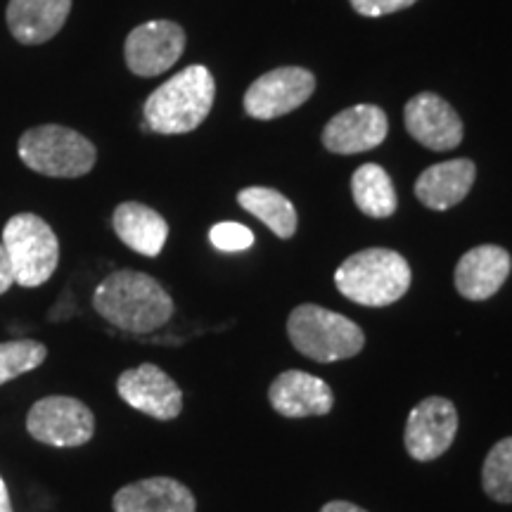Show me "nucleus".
<instances>
[{"instance_id":"nucleus-1","label":"nucleus","mask_w":512,"mask_h":512,"mask_svg":"<svg viewBox=\"0 0 512 512\" xmlns=\"http://www.w3.org/2000/svg\"><path fill=\"white\" fill-rule=\"evenodd\" d=\"M93 309L114 328L147 335L174 316V299L159 280L140 271H114L93 292Z\"/></svg>"},{"instance_id":"nucleus-2","label":"nucleus","mask_w":512,"mask_h":512,"mask_svg":"<svg viewBox=\"0 0 512 512\" xmlns=\"http://www.w3.org/2000/svg\"><path fill=\"white\" fill-rule=\"evenodd\" d=\"M214 98V76L202 64H190L145 100V126L162 136H181V133L195 131L209 117Z\"/></svg>"},{"instance_id":"nucleus-3","label":"nucleus","mask_w":512,"mask_h":512,"mask_svg":"<svg viewBox=\"0 0 512 512\" xmlns=\"http://www.w3.org/2000/svg\"><path fill=\"white\" fill-rule=\"evenodd\" d=\"M411 266L399 252L384 247L351 254L335 271L337 290L361 306L396 304L411 287Z\"/></svg>"},{"instance_id":"nucleus-4","label":"nucleus","mask_w":512,"mask_h":512,"mask_svg":"<svg viewBox=\"0 0 512 512\" xmlns=\"http://www.w3.org/2000/svg\"><path fill=\"white\" fill-rule=\"evenodd\" d=\"M287 335L299 354L318 363L344 361L366 347V335L354 320L318 304L297 306L287 318Z\"/></svg>"},{"instance_id":"nucleus-5","label":"nucleus","mask_w":512,"mask_h":512,"mask_svg":"<svg viewBox=\"0 0 512 512\" xmlns=\"http://www.w3.org/2000/svg\"><path fill=\"white\" fill-rule=\"evenodd\" d=\"M17 155L31 171L50 178H81L91 174L98 150L86 136L60 124H43L24 131Z\"/></svg>"},{"instance_id":"nucleus-6","label":"nucleus","mask_w":512,"mask_h":512,"mask_svg":"<svg viewBox=\"0 0 512 512\" xmlns=\"http://www.w3.org/2000/svg\"><path fill=\"white\" fill-rule=\"evenodd\" d=\"M3 247L8 252L15 283L41 287L60 264V242L55 230L36 214H17L5 223Z\"/></svg>"},{"instance_id":"nucleus-7","label":"nucleus","mask_w":512,"mask_h":512,"mask_svg":"<svg viewBox=\"0 0 512 512\" xmlns=\"http://www.w3.org/2000/svg\"><path fill=\"white\" fill-rule=\"evenodd\" d=\"M27 432L41 444L76 448L93 439L95 415L86 403L74 396H46L31 406Z\"/></svg>"},{"instance_id":"nucleus-8","label":"nucleus","mask_w":512,"mask_h":512,"mask_svg":"<svg viewBox=\"0 0 512 512\" xmlns=\"http://www.w3.org/2000/svg\"><path fill=\"white\" fill-rule=\"evenodd\" d=\"M316 91V79L304 67H278L259 76L245 93V112L252 119L271 121L302 107Z\"/></svg>"},{"instance_id":"nucleus-9","label":"nucleus","mask_w":512,"mask_h":512,"mask_svg":"<svg viewBox=\"0 0 512 512\" xmlns=\"http://www.w3.org/2000/svg\"><path fill=\"white\" fill-rule=\"evenodd\" d=\"M458 434V411L444 396H427L408 415L403 444L408 456L418 463H430L451 448Z\"/></svg>"},{"instance_id":"nucleus-10","label":"nucleus","mask_w":512,"mask_h":512,"mask_svg":"<svg viewBox=\"0 0 512 512\" xmlns=\"http://www.w3.org/2000/svg\"><path fill=\"white\" fill-rule=\"evenodd\" d=\"M185 50V31L171 19L140 24L126 36V67L136 76L152 79L169 72Z\"/></svg>"},{"instance_id":"nucleus-11","label":"nucleus","mask_w":512,"mask_h":512,"mask_svg":"<svg viewBox=\"0 0 512 512\" xmlns=\"http://www.w3.org/2000/svg\"><path fill=\"white\" fill-rule=\"evenodd\" d=\"M117 392L128 406L155 420H174L183 411V392L171 375L155 363L126 370L119 375Z\"/></svg>"},{"instance_id":"nucleus-12","label":"nucleus","mask_w":512,"mask_h":512,"mask_svg":"<svg viewBox=\"0 0 512 512\" xmlns=\"http://www.w3.org/2000/svg\"><path fill=\"white\" fill-rule=\"evenodd\" d=\"M408 133L432 152L456 150L463 143V121L437 93H420L403 110Z\"/></svg>"},{"instance_id":"nucleus-13","label":"nucleus","mask_w":512,"mask_h":512,"mask_svg":"<svg viewBox=\"0 0 512 512\" xmlns=\"http://www.w3.org/2000/svg\"><path fill=\"white\" fill-rule=\"evenodd\" d=\"M389 133V121L377 105H356L335 114L323 128V145L335 155L375 150Z\"/></svg>"},{"instance_id":"nucleus-14","label":"nucleus","mask_w":512,"mask_h":512,"mask_svg":"<svg viewBox=\"0 0 512 512\" xmlns=\"http://www.w3.org/2000/svg\"><path fill=\"white\" fill-rule=\"evenodd\" d=\"M271 408L283 418H311L328 415L335 406V394L330 384L304 370H285L268 387Z\"/></svg>"},{"instance_id":"nucleus-15","label":"nucleus","mask_w":512,"mask_h":512,"mask_svg":"<svg viewBox=\"0 0 512 512\" xmlns=\"http://www.w3.org/2000/svg\"><path fill=\"white\" fill-rule=\"evenodd\" d=\"M512 259L508 249L498 245H479L460 256L456 266V290L470 302H486L508 280Z\"/></svg>"},{"instance_id":"nucleus-16","label":"nucleus","mask_w":512,"mask_h":512,"mask_svg":"<svg viewBox=\"0 0 512 512\" xmlns=\"http://www.w3.org/2000/svg\"><path fill=\"white\" fill-rule=\"evenodd\" d=\"M112 508L114 512H197V501L178 479L150 477L119 489Z\"/></svg>"},{"instance_id":"nucleus-17","label":"nucleus","mask_w":512,"mask_h":512,"mask_svg":"<svg viewBox=\"0 0 512 512\" xmlns=\"http://www.w3.org/2000/svg\"><path fill=\"white\" fill-rule=\"evenodd\" d=\"M72 0H10L5 17L12 38L22 46H41L60 34Z\"/></svg>"},{"instance_id":"nucleus-18","label":"nucleus","mask_w":512,"mask_h":512,"mask_svg":"<svg viewBox=\"0 0 512 512\" xmlns=\"http://www.w3.org/2000/svg\"><path fill=\"white\" fill-rule=\"evenodd\" d=\"M477 178V166L470 159H448L425 169L415 181V197L427 209L446 211L470 195Z\"/></svg>"},{"instance_id":"nucleus-19","label":"nucleus","mask_w":512,"mask_h":512,"mask_svg":"<svg viewBox=\"0 0 512 512\" xmlns=\"http://www.w3.org/2000/svg\"><path fill=\"white\" fill-rule=\"evenodd\" d=\"M112 226L117 238L128 249L143 256H159L169 238V226L164 216L140 202H121L112 214Z\"/></svg>"},{"instance_id":"nucleus-20","label":"nucleus","mask_w":512,"mask_h":512,"mask_svg":"<svg viewBox=\"0 0 512 512\" xmlns=\"http://www.w3.org/2000/svg\"><path fill=\"white\" fill-rule=\"evenodd\" d=\"M238 204L271 228L280 240H290L297 233V209L283 192L252 185V188L240 190Z\"/></svg>"},{"instance_id":"nucleus-21","label":"nucleus","mask_w":512,"mask_h":512,"mask_svg":"<svg viewBox=\"0 0 512 512\" xmlns=\"http://www.w3.org/2000/svg\"><path fill=\"white\" fill-rule=\"evenodd\" d=\"M351 195L356 207L370 219H389L399 207L392 178L377 164L358 166L351 176Z\"/></svg>"},{"instance_id":"nucleus-22","label":"nucleus","mask_w":512,"mask_h":512,"mask_svg":"<svg viewBox=\"0 0 512 512\" xmlns=\"http://www.w3.org/2000/svg\"><path fill=\"white\" fill-rule=\"evenodd\" d=\"M484 494L496 503H512V437L491 448L482 467Z\"/></svg>"},{"instance_id":"nucleus-23","label":"nucleus","mask_w":512,"mask_h":512,"mask_svg":"<svg viewBox=\"0 0 512 512\" xmlns=\"http://www.w3.org/2000/svg\"><path fill=\"white\" fill-rule=\"evenodd\" d=\"M48 349L36 339H12L0 344V384L31 373L46 361Z\"/></svg>"},{"instance_id":"nucleus-24","label":"nucleus","mask_w":512,"mask_h":512,"mask_svg":"<svg viewBox=\"0 0 512 512\" xmlns=\"http://www.w3.org/2000/svg\"><path fill=\"white\" fill-rule=\"evenodd\" d=\"M209 240L221 252H245L254 245V233L242 223L223 221L209 230Z\"/></svg>"},{"instance_id":"nucleus-25","label":"nucleus","mask_w":512,"mask_h":512,"mask_svg":"<svg viewBox=\"0 0 512 512\" xmlns=\"http://www.w3.org/2000/svg\"><path fill=\"white\" fill-rule=\"evenodd\" d=\"M349 3L358 15L384 17V15H392V12L411 8V5L418 3V0H349Z\"/></svg>"},{"instance_id":"nucleus-26","label":"nucleus","mask_w":512,"mask_h":512,"mask_svg":"<svg viewBox=\"0 0 512 512\" xmlns=\"http://www.w3.org/2000/svg\"><path fill=\"white\" fill-rule=\"evenodd\" d=\"M12 285H15V275H12L8 252H5L3 242H0V294L8 292Z\"/></svg>"},{"instance_id":"nucleus-27","label":"nucleus","mask_w":512,"mask_h":512,"mask_svg":"<svg viewBox=\"0 0 512 512\" xmlns=\"http://www.w3.org/2000/svg\"><path fill=\"white\" fill-rule=\"evenodd\" d=\"M320 512H368V510L358 508V505L349 503V501H330L320 508Z\"/></svg>"},{"instance_id":"nucleus-28","label":"nucleus","mask_w":512,"mask_h":512,"mask_svg":"<svg viewBox=\"0 0 512 512\" xmlns=\"http://www.w3.org/2000/svg\"><path fill=\"white\" fill-rule=\"evenodd\" d=\"M0 512H12V501H10L8 486H5L3 477H0Z\"/></svg>"}]
</instances>
